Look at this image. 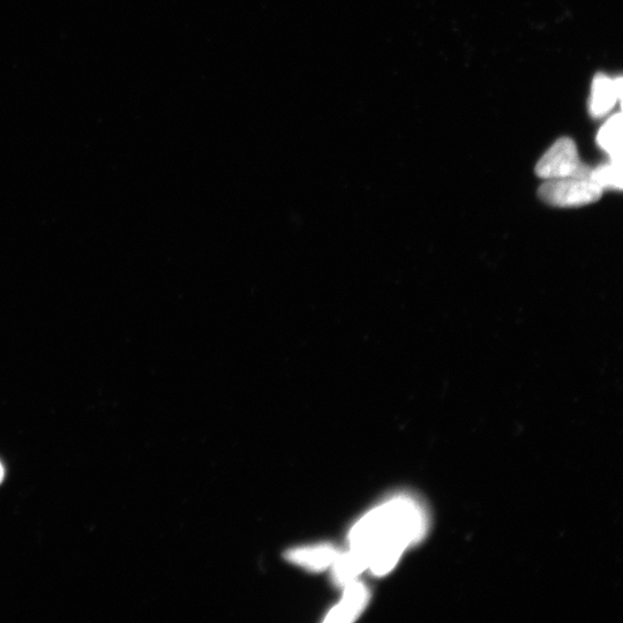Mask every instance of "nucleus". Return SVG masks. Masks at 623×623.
Returning <instances> with one entry per match:
<instances>
[{
    "label": "nucleus",
    "mask_w": 623,
    "mask_h": 623,
    "mask_svg": "<svg viewBox=\"0 0 623 623\" xmlns=\"http://www.w3.org/2000/svg\"><path fill=\"white\" fill-rule=\"evenodd\" d=\"M426 531L425 510L415 499L402 495L374 508L355 524L349 551L373 575L385 576Z\"/></svg>",
    "instance_id": "nucleus-1"
},
{
    "label": "nucleus",
    "mask_w": 623,
    "mask_h": 623,
    "mask_svg": "<svg viewBox=\"0 0 623 623\" xmlns=\"http://www.w3.org/2000/svg\"><path fill=\"white\" fill-rule=\"evenodd\" d=\"M604 191L591 178L549 179L540 185L538 195L546 205L576 208L595 204Z\"/></svg>",
    "instance_id": "nucleus-2"
},
{
    "label": "nucleus",
    "mask_w": 623,
    "mask_h": 623,
    "mask_svg": "<svg viewBox=\"0 0 623 623\" xmlns=\"http://www.w3.org/2000/svg\"><path fill=\"white\" fill-rule=\"evenodd\" d=\"M591 170L581 161L575 142L566 137L555 141L536 165V175L544 180L590 178Z\"/></svg>",
    "instance_id": "nucleus-3"
},
{
    "label": "nucleus",
    "mask_w": 623,
    "mask_h": 623,
    "mask_svg": "<svg viewBox=\"0 0 623 623\" xmlns=\"http://www.w3.org/2000/svg\"><path fill=\"white\" fill-rule=\"evenodd\" d=\"M343 588V598L328 612L326 622L349 623L355 621L369 603L370 592L364 583L355 580Z\"/></svg>",
    "instance_id": "nucleus-4"
},
{
    "label": "nucleus",
    "mask_w": 623,
    "mask_h": 623,
    "mask_svg": "<svg viewBox=\"0 0 623 623\" xmlns=\"http://www.w3.org/2000/svg\"><path fill=\"white\" fill-rule=\"evenodd\" d=\"M622 97V78L612 79L609 75L599 73L592 82L590 114L602 118L609 114L614 105Z\"/></svg>",
    "instance_id": "nucleus-5"
},
{
    "label": "nucleus",
    "mask_w": 623,
    "mask_h": 623,
    "mask_svg": "<svg viewBox=\"0 0 623 623\" xmlns=\"http://www.w3.org/2000/svg\"><path fill=\"white\" fill-rule=\"evenodd\" d=\"M339 554L336 547L320 544L290 550L285 554V558L292 564L311 570V572H322V570L333 566Z\"/></svg>",
    "instance_id": "nucleus-6"
},
{
    "label": "nucleus",
    "mask_w": 623,
    "mask_h": 623,
    "mask_svg": "<svg viewBox=\"0 0 623 623\" xmlns=\"http://www.w3.org/2000/svg\"><path fill=\"white\" fill-rule=\"evenodd\" d=\"M597 142L600 148L610 156L612 162L622 164V115L617 114L609 119L599 130Z\"/></svg>",
    "instance_id": "nucleus-7"
},
{
    "label": "nucleus",
    "mask_w": 623,
    "mask_h": 623,
    "mask_svg": "<svg viewBox=\"0 0 623 623\" xmlns=\"http://www.w3.org/2000/svg\"><path fill=\"white\" fill-rule=\"evenodd\" d=\"M590 178L602 189L622 190V164L610 161L591 170Z\"/></svg>",
    "instance_id": "nucleus-8"
},
{
    "label": "nucleus",
    "mask_w": 623,
    "mask_h": 623,
    "mask_svg": "<svg viewBox=\"0 0 623 623\" xmlns=\"http://www.w3.org/2000/svg\"><path fill=\"white\" fill-rule=\"evenodd\" d=\"M3 477H4V470H3L2 464H0V482H2Z\"/></svg>",
    "instance_id": "nucleus-9"
}]
</instances>
